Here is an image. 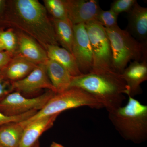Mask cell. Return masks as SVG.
Masks as SVG:
<instances>
[{
    "instance_id": "cell-1",
    "label": "cell",
    "mask_w": 147,
    "mask_h": 147,
    "mask_svg": "<svg viewBox=\"0 0 147 147\" xmlns=\"http://www.w3.org/2000/svg\"><path fill=\"white\" fill-rule=\"evenodd\" d=\"M9 28L28 35L45 50L49 45H59L47 11L38 0H7L0 30Z\"/></svg>"
},
{
    "instance_id": "cell-2",
    "label": "cell",
    "mask_w": 147,
    "mask_h": 147,
    "mask_svg": "<svg viewBox=\"0 0 147 147\" xmlns=\"http://www.w3.org/2000/svg\"><path fill=\"white\" fill-rule=\"evenodd\" d=\"M71 88L80 89L91 95L108 113L122 106L125 99L124 94L128 91L121 74L111 70H93L73 76Z\"/></svg>"
},
{
    "instance_id": "cell-3",
    "label": "cell",
    "mask_w": 147,
    "mask_h": 147,
    "mask_svg": "<svg viewBox=\"0 0 147 147\" xmlns=\"http://www.w3.org/2000/svg\"><path fill=\"white\" fill-rule=\"evenodd\" d=\"M127 96L126 105L108 112V118L123 139L141 144L147 139V106Z\"/></svg>"
},
{
    "instance_id": "cell-4",
    "label": "cell",
    "mask_w": 147,
    "mask_h": 147,
    "mask_svg": "<svg viewBox=\"0 0 147 147\" xmlns=\"http://www.w3.org/2000/svg\"><path fill=\"white\" fill-rule=\"evenodd\" d=\"M105 29L111 46L114 71L121 74L130 61L147 60V45L139 42L118 25Z\"/></svg>"
},
{
    "instance_id": "cell-5",
    "label": "cell",
    "mask_w": 147,
    "mask_h": 147,
    "mask_svg": "<svg viewBox=\"0 0 147 147\" xmlns=\"http://www.w3.org/2000/svg\"><path fill=\"white\" fill-rule=\"evenodd\" d=\"M85 106L97 109L104 108L101 102L87 92L71 88L63 92L55 94L42 109L21 123L25 127L30 123L43 117L59 115L65 110Z\"/></svg>"
},
{
    "instance_id": "cell-6",
    "label": "cell",
    "mask_w": 147,
    "mask_h": 147,
    "mask_svg": "<svg viewBox=\"0 0 147 147\" xmlns=\"http://www.w3.org/2000/svg\"><path fill=\"white\" fill-rule=\"evenodd\" d=\"M85 25L93 54V69L92 71H114L111 46L105 28L96 21Z\"/></svg>"
},
{
    "instance_id": "cell-7",
    "label": "cell",
    "mask_w": 147,
    "mask_h": 147,
    "mask_svg": "<svg viewBox=\"0 0 147 147\" xmlns=\"http://www.w3.org/2000/svg\"><path fill=\"white\" fill-rule=\"evenodd\" d=\"M55 94L48 90L39 96L28 98L19 92H12L0 100V112L7 116H17L32 110L38 111Z\"/></svg>"
},
{
    "instance_id": "cell-8",
    "label": "cell",
    "mask_w": 147,
    "mask_h": 147,
    "mask_svg": "<svg viewBox=\"0 0 147 147\" xmlns=\"http://www.w3.org/2000/svg\"><path fill=\"white\" fill-rule=\"evenodd\" d=\"M74 39L72 54L82 74L90 73L93 69V54L85 24L74 26Z\"/></svg>"
},
{
    "instance_id": "cell-9",
    "label": "cell",
    "mask_w": 147,
    "mask_h": 147,
    "mask_svg": "<svg viewBox=\"0 0 147 147\" xmlns=\"http://www.w3.org/2000/svg\"><path fill=\"white\" fill-rule=\"evenodd\" d=\"M13 91L31 94L42 89L52 91L56 90L48 78L45 64H38L24 79L12 82Z\"/></svg>"
},
{
    "instance_id": "cell-10",
    "label": "cell",
    "mask_w": 147,
    "mask_h": 147,
    "mask_svg": "<svg viewBox=\"0 0 147 147\" xmlns=\"http://www.w3.org/2000/svg\"><path fill=\"white\" fill-rule=\"evenodd\" d=\"M69 19L74 25L96 21L101 9L96 0H65Z\"/></svg>"
},
{
    "instance_id": "cell-11",
    "label": "cell",
    "mask_w": 147,
    "mask_h": 147,
    "mask_svg": "<svg viewBox=\"0 0 147 147\" xmlns=\"http://www.w3.org/2000/svg\"><path fill=\"white\" fill-rule=\"evenodd\" d=\"M16 30L18 46L15 54L36 65L45 64L48 59L45 49L36 40L20 31Z\"/></svg>"
},
{
    "instance_id": "cell-12",
    "label": "cell",
    "mask_w": 147,
    "mask_h": 147,
    "mask_svg": "<svg viewBox=\"0 0 147 147\" xmlns=\"http://www.w3.org/2000/svg\"><path fill=\"white\" fill-rule=\"evenodd\" d=\"M121 75L128 88L127 95L134 97L142 93L141 85L147 80V60L133 61Z\"/></svg>"
},
{
    "instance_id": "cell-13",
    "label": "cell",
    "mask_w": 147,
    "mask_h": 147,
    "mask_svg": "<svg viewBox=\"0 0 147 147\" xmlns=\"http://www.w3.org/2000/svg\"><path fill=\"white\" fill-rule=\"evenodd\" d=\"M126 30L142 44L147 45V8L136 2L127 13Z\"/></svg>"
},
{
    "instance_id": "cell-14",
    "label": "cell",
    "mask_w": 147,
    "mask_h": 147,
    "mask_svg": "<svg viewBox=\"0 0 147 147\" xmlns=\"http://www.w3.org/2000/svg\"><path fill=\"white\" fill-rule=\"evenodd\" d=\"M59 115L43 117L28 124L24 128L19 147H32L44 132L52 127Z\"/></svg>"
},
{
    "instance_id": "cell-15",
    "label": "cell",
    "mask_w": 147,
    "mask_h": 147,
    "mask_svg": "<svg viewBox=\"0 0 147 147\" xmlns=\"http://www.w3.org/2000/svg\"><path fill=\"white\" fill-rule=\"evenodd\" d=\"M48 78L57 93L70 88L73 76L60 64L48 59L45 63Z\"/></svg>"
},
{
    "instance_id": "cell-16",
    "label": "cell",
    "mask_w": 147,
    "mask_h": 147,
    "mask_svg": "<svg viewBox=\"0 0 147 147\" xmlns=\"http://www.w3.org/2000/svg\"><path fill=\"white\" fill-rule=\"evenodd\" d=\"M37 65L22 56L15 54L6 66L1 71L7 79L13 82L24 79Z\"/></svg>"
},
{
    "instance_id": "cell-17",
    "label": "cell",
    "mask_w": 147,
    "mask_h": 147,
    "mask_svg": "<svg viewBox=\"0 0 147 147\" xmlns=\"http://www.w3.org/2000/svg\"><path fill=\"white\" fill-rule=\"evenodd\" d=\"M45 51L48 59L60 64L71 76H76L82 74L74 56L66 49L59 45H51L47 46Z\"/></svg>"
},
{
    "instance_id": "cell-18",
    "label": "cell",
    "mask_w": 147,
    "mask_h": 147,
    "mask_svg": "<svg viewBox=\"0 0 147 147\" xmlns=\"http://www.w3.org/2000/svg\"><path fill=\"white\" fill-rule=\"evenodd\" d=\"M50 18L59 45L72 53L74 39V25L69 19L59 20Z\"/></svg>"
},
{
    "instance_id": "cell-19",
    "label": "cell",
    "mask_w": 147,
    "mask_h": 147,
    "mask_svg": "<svg viewBox=\"0 0 147 147\" xmlns=\"http://www.w3.org/2000/svg\"><path fill=\"white\" fill-rule=\"evenodd\" d=\"M21 122L11 123L0 126L1 146L19 147L25 128Z\"/></svg>"
},
{
    "instance_id": "cell-20",
    "label": "cell",
    "mask_w": 147,
    "mask_h": 147,
    "mask_svg": "<svg viewBox=\"0 0 147 147\" xmlns=\"http://www.w3.org/2000/svg\"><path fill=\"white\" fill-rule=\"evenodd\" d=\"M43 2L51 18L59 20L69 19L65 0H43Z\"/></svg>"
},
{
    "instance_id": "cell-21",
    "label": "cell",
    "mask_w": 147,
    "mask_h": 147,
    "mask_svg": "<svg viewBox=\"0 0 147 147\" xmlns=\"http://www.w3.org/2000/svg\"><path fill=\"white\" fill-rule=\"evenodd\" d=\"M0 39L5 51L15 55L18 46V37L15 30L11 28L0 30Z\"/></svg>"
},
{
    "instance_id": "cell-22",
    "label": "cell",
    "mask_w": 147,
    "mask_h": 147,
    "mask_svg": "<svg viewBox=\"0 0 147 147\" xmlns=\"http://www.w3.org/2000/svg\"><path fill=\"white\" fill-rule=\"evenodd\" d=\"M119 15L112 10H104L100 9L98 13L96 21L105 28H113L117 26Z\"/></svg>"
},
{
    "instance_id": "cell-23",
    "label": "cell",
    "mask_w": 147,
    "mask_h": 147,
    "mask_svg": "<svg viewBox=\"0 0 147 147\" xmlns=\"http://www.w3.org/2000/svg\"><path fill=\"white\" fill-rule=\"evenodd\" d=\"M137 1L136 0H115L111 3L110 10L119 15L123 12L128 13Z\"/></svg>"
},
{
    "instance_id": "cell-24",
    "label": "cell",
    "mask_w": 147,
    "mask_h": 147,
    "mask_svg": "<svg viewBox=\"0 0 147 147\" xmlns=\"http://www.w3.org/2000/svg\"><path fill=\"white\" fill-rule=\"evenodd\" d=\"M37 112L36 110H32L17 116H7L0 112V126L11 123L23 121L34 115Z\"/></svg>"
},
{
    "instance_id": "cell-25",
    "label": "cell",
    "mask_w": 147,
    "mask_h": 147,
    "mask_svg": "<svg viewBox=\"0 0 147 147\" xmlns=\"http://www.w3.org/2000/svg\"><path fill=\"white\" fill-rule=\"evenodd\" d=\"M13 92L12 82L4 76L0 71V100Z\"/></svg>"
},
{
    "instance_id": "cell-26",
    "label": "cell",
    "mask_w": 147,
    "mask_h": 147,
    "mask_svg": "<svg viewBox=\"0 0 147 147\" xmlns=\"http://www.w3.org/2000/svg\"><path fill=\"white\" fill-rule=\"evenodd\" d=\"M13 55L5 51H0V71L6 66Z\"/></svg>"
},
{
    "instance_id": "cell-27",
    "label": "cell",
    "mask_w": 147,
    "mask_h": 147,
    "mask_svg": "<svg viewBox=\"0 0 147 147\" xmlns=\"http://www.w3.org/2000/svg\"><path fill=\"white\" fill-rule=\"evenodd\" d=\"M7 0H0V19L4 14L6 9Z\"/></svg>"
},
{
    "instance_id": "cell-28",
    "label": "cell",
    "mask_w": 147,
    "mask_h": 147,
    "mask_svg": "<svg viewBox=\"0 0 147 147\" xmlns=\"http://www.w3.org/2000/svg\"><path fill=\"white\" fill-rule=\"evenodd\" d=\"M50 147H65L61 144L57 143L55 142H52V144L50 145Z\"/></svg>"
},
{
    "instance_id": "cell-29",
    "label": "cell",
    "mask_w": 147,
    "mask_h": 147,
    "mask_svg": "<svg viewBox=\"0 0 147 147\" xmlns=\"http://www.w3.org/2000/svg\"><path fill=\"white\" fill-rule=\"evenodd\" d=\"M5 51L4 49L2 43L0 39V51Z\"/></svg>"
},
{
    "instance_id": "cell-30",
    "label": "cell",
    "mask_w": 147,
    "mask_h": 147,
    "mask_svg": "<svg viewBox=\"0 0 147 147\" xmlns=\"http://www.w3.org/2000/svg\"><path fill=\"white\" fill-rule=\"evenodd\" d=\"M32 147H40V143L39 141H38V142H37Z\"/></svg>"
},
{
    "instance_id": "cell-31",
    "label": "cell",
    "mask_w": 147,
    "mask_h": 147,
    "mask_svg": "<svg viewBox=\"0 0 147 147\" xmlns=\"http://www.w3.org/2000/svg\"><path fill=\"white\" fill-rule=\"evenodd\" d=\"M0 147H2L1 146H0Z\"/></svg>"
}]
</instances>
